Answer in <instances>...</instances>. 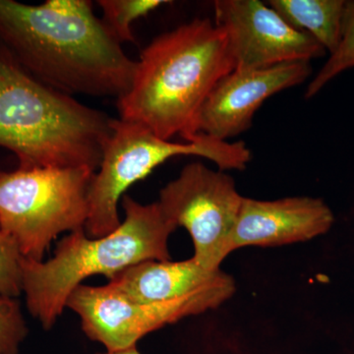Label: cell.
<instances>
[{"label": "cell", "instance_id": "ba28073f", "mask_svg": "<svg viewBox=\"0 0 354 354\" xmlns=\"http://www.w3.org/2000/svg\"><path fill=\"white\" fill-rule=\"evenodd\" d=\"M242 200L232 176L192 162L162 188L158 202L176 227L189 232L193 258L205 269L215 271L230 254V237Z\"/></svg>", "mask_w": 354, "mask_h": 354}, {"label": "cell", "instance_id": "7c38bea8", "mask_svg": "<svg viewBox=\"0 0 354 354\" xmlns=\"http://www.w3.org/2000/svg\"><path fill=\"white\" fill-rule=\"evenodd\" d=\"M227 274L205 269L193 257L181 262L145 261L118 272L108 286L129 301L158 304L189 295Z\"/></svg>", "mask_w": 354, "mask_h": 354}, {"label": "cell", "instance_id": "30bf717a", "mask_svg": "<svg viewBox=\"0 0 354 354\" xmlns=\"http://www.w3.org/2000/svg\"><path fill=\"white\" fill-rule=\"evenodd\" d=\"M312 73L308 62H288L259 69H234L218 81L203 104L197 134L227 141L252 125L263 102L304 83Z\"/></svg>", "mask_w": 354, "mask_h": 354}, {"label": "cell", "instance_id": "3957f363", "mask_svg": "<svg viewBox=\"0 0 354 354\" xmlns=\"http://www.w3.org/2000/svg\"><path fill=\"white\" fill-rule=\"evenodd\" d=\"M114 118L35 78L0 43V147L21 169L97 171Z\"/></svg>", "mask_w": 354, "mask_h": 354}, {"label": "cell", "instance_id": "277c9868", "mask_svg": "<svg viewBox=\"0 0 354 354\" xmlns=\"http://www.w3.org/2000/svg\"><path fill=\"white\" fill-rule=\"evenodd\" d=\"M125 218L108 235L92 239L75 230L57 244L48 261L21 259L22 293L30 314L50 330L66 308L71 293L97 274L111 279L145 261H169V239L176 225L158 202L142 205L124 195Z\"/></svg>", "mask_w": 354, "mask_h": 354}, {"label": "cell", "instance_id": "9a60e30c", "mask_svg": "<svg viewBox=\"0 0 354 354\" xmlns=\"http://www.w3.org/2000/svg\"><path fill=\"white\" fill-rule=\"evenodd\" d=\"M354 67V1L346 2L341 43L337 50L330 55L329 59L319 70L307 87L305 97L311 99L328 83L342 72Z\"/></svg>", "mask_w": 354, "mask_h": 354}, {"label": "cell", "instance_id": "e0dca14e", "mask_svg": "<svg viewBox=\"0 0 354 354\" xmlns=\"http://www.w3.org/2000/svg\"><path fill=\"white\" fill-rule=\"evenodd\" d=\"M22 257L15 242L0 230V297L16 298L22 293Z\"/></svg>", "mask_w": 354, "mask_h": 354}, {"label": "cell", "instance_id": "2e32d148", "mask_svg": "<svg viewBox=\"0 0 354 354\" xmlns=\"http://www.w3.org/2000/svg\"><path fill=\"white\" fill-rule=\"evenodd\" d=\"M27 335L19 302L15 298L0 297V354H19Z\"/></svg>", "mask_w": 354, "mask_h": 354}, {"label": "cell", "instance_id": "8992f818", "mask_svg": "<svg viewBox=\"0 0 354 354\" xmlns=\"http://www.w3.org/2000/svg\"><path fill=\"white\" fill-rule=\"evenodd\" d=\"M95 172L87 167L0 171V230L23 257L41 262L58 235L85 227Z\"/></svg>", "mask_w": 354, "mask_h": 354}, {"label": "cell", "instance_id": "6da1fadb", "mask_svg": "<svg viewBox=\"0 0 354 354\" xmlns=\"http://www.w3.org/2000/svg\"><path fill=\"white\" fill-rule=\"evenodd\" d=\"M0 43L28 73L72 97L120 99L136 69L88 0H0Z\"/></svg>", "mask_w": 354, "mask_h": 354}, {"label": "cell", "instance_id": "9c48e42d", "mask_svg": "<svg viewBox=\"0 0 354 354\" xmlns=\"http://www.w3.org/2000/svg\"><path fill=\"white\" fill-rule=\"evenodd\" d=\"M214 9V22L227 35L234 69L310 62L327 53L315 39L291 27L259 0H216Z\"/></svg>", "mask_w": 354, "mask_h": 354}, {"label": "cell", "instance_id": "7a4b0ae2", "mask_svg": "<svg viewBox=\"0 0 354 354\" xmlns=\"http://www.w3.org/2000/svg\"><path fill=\"white\" fill-rule=\"evenodd\" d=\"M232 70L227 35L214 21L198 18L179 26L142 50L131 86L118 99L120 118L162 139L180 135L191 141L203 104Z\"/></svg>", "mask_w": 354, "mask_h": 354}, {"label": "cell", "instance_id": "52a82bcc", "mask_svg": "<svg viewBox=\"0 0 354 354\" xmlns=\"http://www.w3.org/2000/svg\"><path fill=\"white\" fill-rule=\"evenodd\" d=\"M235 288L234 279L227 274L218 283L184 297L137 304L121 297L108 285H81L70 295L66 308L80 317L88 337L113 353L136 346L142 337L169 324L216 308L234 295Z\"/></svg>", "mask_w": 354, "mask_h": 354}, {"label": "cell", "instance_id": "8fae6325", "mask_svg": "<svg viewBox=\"0 0 354 354\" xmlns=\"http://www.w3.org/2000/svg\"><path fill=\"white\" fill-rule=\"evenodd\" d=\"M334 223L323 200L290 197L274 201L244 198L230 242V252L245 246H279L326 234Z\"/></svg>", "mask_w": 354, "mask_h": 354}, {"label": "cell", "instance_id": "5bb4252c", "mask_svg": "<svg viewBox=\"0 0 354 354\" xmlns=\"http://www.w3.org/2000/svg\"><path fill=\"white\" fill-rule=\"evenodd\" d=\"M102 10V22L118 44L134 43L132 24L158 7L169 3L165 0H99Z\"/></svg>", "mask_w": 354, "mask_h": 354}, {"label": "cell", "instance_id": "5b68a950", "mask_svg": "<svg viewBox=\"0 0 354 354\" xmlns=\"http://www.w3.org/2000/svg\"><path fill=\"white\" fill-rule=\"evenodd\" d=\"M178 156L208 158L221 171H243L251 160L250 150L243 142L228 143L198 134L191 141L177 143L160 138L138 123L114 120L88 191L86 234L97 239L114 232L121 223L118 203L128 188Z\"/></svg>", "mask_w": 354, "mask_h": 354}, {"label": "cell", "instance_id": "ac0fdd59", "mask_svg": "<svg viewBox=\"0 0 354 354\" xmlns=\"http://www.w3.org/2000/svg\"><path fill=\"white\" fill-rule=\"evenodd\" d=\"M99 354H140V353L138 349H137V346H133V348L124 349V351H113V353L106 351V353Z\"/></svg>", "mask_w": 354, "mask_h": 354}, {"label": "cell", "instance_id": "4fadbf2b", "mask_svg": "<svg viewBox=\"0 0 354 354\" xmlns=\"http://www.w3.org/2000/svg\"><path fill=\"white\" fill-rule=\"evenodd\" d=\"M344 0H270V6L295 29L307 32L330 55L341 43Z\"/></svg>", "mask_w": 354, "mask_h": 354}]
</instances>
